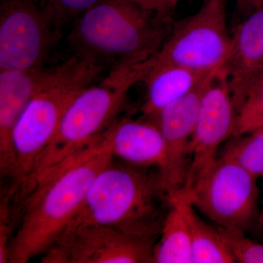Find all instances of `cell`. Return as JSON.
<instances>
[{"instance_id": "6da1fadb", "label": "cell", "mask_w": 263, "mask_h": 263, "mask_svg": "<svg viewBox=\"0 0 263 263\" xmlns=\"http://www.w3.org/2000/svg\"><path fill=\"white\" fill-rule=\"evenodd\" d=\"M114 157L107 129L88 146L38 180L22 202L19 224L9 247V262L43 255L80 210L99 173Z\"/></svg>"}, {"instance_id": "7a4b0ae2", "label": "cell", "mask_w": 263, "mask_h": 263, "mask_svg": "<svg viewBox=\"0 0 263 263\" xmlns=\"http://www.w3.org/2000/svg\"><path fill=\"white\" fill-rule=\"evenodd\" d=\"M113 161L96 176L80 210L64 232L100 226L157 240L170 208L163 173L158 167Z\"/></svg>"}, {"instance_id": "3957f363", "label": "cell", "mask_w": 263, "mask_h": 263, "mask_svg": "<svg viewBox=\"0 0 263 263\" xmlns=\"http://www.w3.org/2000/svg\"><path fill=\"white\" fill-rule=\"evenodd\" d=\"M173 22L135 0H103L76 19L68 40L76 56L115 70L155 55Z\"/></svg>"}, {"instance_id": "277c9868", "label": "cell", "mask_w": 263, "mask_h": 263, "mask_svg": "<svg viewBox=\"0 0 263 263\" xmlns=\"http://www.w3.org/2000/svg\"><path fill=\"white\" fill-rule=\"evenodd\" d=\"M104 67L74 55L53 69L19 118L12 137V182L23 196L29 193L40 157L49 144L66 110L81 91L92 85Z\"/></svg>"}, {"instance_id": "5b68a950", "label": "cell", "mask_w": 263, "mask_h": 263, "mask_svg": "<svg viewBox=\"0 0 263 263\" xmlns=\"http://www.w3.org/2000/svg\"><path fill=\"white\" fill-rule=\"evenodd\" d=\"M228 0H204L194 14L173 22L160 50L146 61L129 66L127 74L137 84L151 71L176 65L212 72L224 65L232 46L228 29Z\"/></svg>"}, {"instance_id": "8992f818", "label": "cell", "mask_w": 263, "mask_h": 263, "mask_svg": "<svg viewBox=\"0 0 263 263\" xmlns=\"http://www.w3.org/2000/svg\"><path fill=\"white\" fill-rule=\"evenodd\" d=\"M131 86L105 79L76 97L62 117L56 133L40 157L29 192L36 182L89 144L114 122Z\"/></svg>"}, {"instance_id": "52a82bcc", "label": "cell", "mask_w": 263, "mask_h": 263, "mask_svg": "<svg viewBox=\"0 0 263 263\" xmlns=\"http://www.w3.org/2000/svg\"><path fill=\"white\" fill-rule=\"evenodd\" d=\"M183 190L218 227L245 232L258 220L257 179L228 157L218 156L191 190Z\"/></svg>"}, {"instance_id": "ba28073f", "label": "cell", "mask_w": 263, "mask_h": 263, "mask_svg": "<svg viewBox=\"0 0 263 263\" xmlns=\"http://www.w3.org/2000/svg\"><path fill=\"white\" fill-rule=\"evenodd\" d=\"M61 35L38 0H2L0 70L42 67Z\"/></svg>"}, {"instance_id": "9c48e42d", "label": "cell", "mask_w": 263, "mask_h": 263, "mask_svg": "<svg viewBox=\"0 0 263 263\" xmlns=\"http://www.w3.org/2000/svg\"><path fill=\"white\" fill-rule=\"evenodd\" d=\"M156 240L109 227L67 230L42 255L45 263H152Z\"/></svg>"}, {"instance_id": "30bf717a", "label": "cell", "mask_w": 263, "mask_h": 263, "mask_svg": "<svg viewBox=\"0 0 263 263\" xmlns=\"http://www.w3.org/2000/svg\"><path fill=\"white\" fill-rule=\"evenodd\" d=\"M237 112L224 65L208 84L190 146V166L183 190L189 191L210 167L231 138Z\"/></svg>"}, {"instance_id": "8fae6325", "label": "cell", "mask_w": 263, "mask_h": 263, "mask_svg": "<svg viewBox=\"0 0 263 263\" xmlns=\"http://www.w3.org/2000/svg\"><path fill=\"white\" fill-rule=\"evenodd\" d=\"M216 71L187 95L164 107L155 117L148 119L158 126L165 141L167 167L164 178L170 191L182 189L186 181L190 166V143L202 96Z\"/></svg>"}, {"instance_id": "7c38bea8", "label": "cell", "mask_w": 263, "mask_h": 263, "mask_svg": "<svg viewBox=\"0 0 263 263\" xmlns=\"http://www.w3.org/2000/svg\"><path fill=\"white\" fill-rule=\"evenodd\" d=\"M237 112L257 85L263 69V8L237 24L224 65Z\"/></svg>"}, {"instance_id": "4fadbf2b", "label": "cell", "mask_w": 263, "mask_h": 263, "mask_svg": "<svg viewBox=\"0 0 263 263\" xmlns=\"http://www.w3.org/2000/svg\"><path fill=\"white\" fill-rule=\"evenodd\" d=\"M53 69L0 70V171L13 179L12 137L19 118L38 89L48 80Z\"/></svg>"}, {"instance_id": "5bb4252c", "label": "cell", "mask_w": 263, "mask_h": 263, "mask_svg": "<svg viewBox=\"0 0 263 263\" xmlns=\"http://www.w3.org/2000/svg\"><path fill=\"white\" fill-rule=\"evenodd\" d=\"M113 157L127 163L160 168L164 176L167 151L164 137L154 121L123 118L107 129Z\"/></svg>"}, {"instance_id": "9a60e30c", "label": "cell", "mask_w": 263, "mask_h": 263, "mask_svg": "<svg viewBox=\"0 0 263 263\" xmlns=\"http://www.w3.org/2000/svg\"><path fill=\"white\" fill-rule=\"evenodd\" d=\"M217 70L204 72L181 66L164 65L151 71L142 81L146 87V98L141 106L143 118L155 117L164 107L187 95Z\"/></svg>"}, {"instance_id": "2e32d148", "label": "cell", "mask_w": 263, "mask_h": 263, "mask_svg": "<svg viewBox=\"0 0 263 263\" xmlns=\"http://www.w3.org/2000/svg\"><path fill=\"white\" fill-rule=\"evenodd\" d=\"M190 203L182 189L170 191L169 210L154 249V262L192 263V235L187 214Z\"/></svg>"}, {"instance_id": "e0dca14e", "label": "cell", "mask_w": 263, "mask_h": 263, "mask_svg": "<svg viewBox=\"0 0 263 263\" xmlns=\"http://www.w3.org/2000/svg\"><path fill=\"white\" fill-rule=\"evenodd\" d=\"M188 218L192 235V263L236 262L218 227L200 219L190 203Z\"/></svg>"}, {"instance_id": "ac0fdd59", "label": "cell", "mask_w": 263, "mask_h": 263, "mask_svg": "<svg viewBox=\"0 0 263 263\" xmlns=\"http://www.w3.org/2000/svg\"><path fill=\"white\" fill-rule=\"evenodd\" d=\"M218 156L228 157L256 179L263 175V128L232 136Z\"/></svg>"}, {"instance_id": "d6986e66", "label": "cell", "mask_w": 263, "mask_h": 263, "mask_svg": "<svg viewBox=\"0 0 263 263\" xmlns=\"http://www.w3.org/2000/svg\"><path fill=\"white\" fill-rule=\"evenodd\" d=\"M21 199L18 188L12 183L2 194L0 208V263L9 262V247L14 236L15 214V201ZM20 208V207H19Z\"/></svg>"}, {"instance_id": "ffe728a7", "label": "cell", "mask_w": 263, "mask_h": 263, "mask_svg": "<svg viewBox=\"0 0 263 263\" xmlns=\"http://www.w3.org/2000/svg\"><path fill=\"white\" fill-rule=\"evenodd\" d=\"M52 24L61 31L72 19H77L103 0H38Z\"/></svg>"}, {"instance_id": "44dd1931", "label": "cell", "mask_w": 263, "mask_h": 263, "mask_svg": "<svg viewBox=\"0 0 263 263\" xmlns=\"http://www.w3.org/2000/svg\"><path fill=\"white\" fill-rule=\"evenodd\" d=\"M218 227V226H217ZM236 262L263 263V245L245 236V232L218 227Z\"/></svg>"}, {"instance_id": "7402d4cb", "label": "cell", "mask_w": 263, "mask_h": 263, "mask_svg": "<svg viewBox=\"0 0 263 263\" xmlns=\"http://www.w3.org/2000/svg\"><path fill=\"white\" fill-rule=\"evenodd\" d=\"M259 128H263V86L249 95L238 112L232 136H240Z\"/></svg>"}, {"instance_id": "603a6c76", "label": "cell", "mask_w": 263, "mask_h": 263, "mask_svg": "<svg viewBox=\"0 0 263 263\" xmlns=\"http://www.w3.org/2000/svg\"><path fill=\"white\" fill-rule=\"evenodd\" d=\"M157 14L165 18H171V13L176 7L184 0H135Z\"/></svg>"}, {"instance_id": "cb8c5ba5", "label": "cell", "mask_w": 263, "mask_h": 263, "mask_svg": "<svg viewBox=\"0 0 263 263\" xmlns=\"http://www.w3.org/2000/svg\"><path fill=\"white\" fill-rule=\"evenodd\" d=\"M237 11L243 17L263 8V0H234Z\"/></svg>"}, {"instance_id": "d4e9b609", "label": "cell", "mask_w": 263, "mask_h": 263, "mask_svg": "<svg viewBox=\"0 0 263 263\" xmlns=\"http://www.w3.org/2000/svg\"><path fill=\"white\" fill-rule=\"evenodd\" d=\"M262 86H263V69L262 72H261V75L259 76L258 82H257V85H256V86L254 87L253 91H252V93L254 91H255L256 89H259V88L261 87ZM252 93H251V94H252Z\"/></svg>"}, {"instance_id": "484cf974", "label": "cell", "mask_w": 263, "mask_h": 263, "mask_svg": "<svg viewBox=\"0 0 263 263\" xmlns=\"http://www.w3.org/2000/svg\"><path fill=\"white\" fill-rule=\"evenodd\" d=\"M263 177V175H262ZM259 226L261 227V228L263 229V208L262 212H261L260 214H259V219H258Z\"/></svg>"}]
</instances>
